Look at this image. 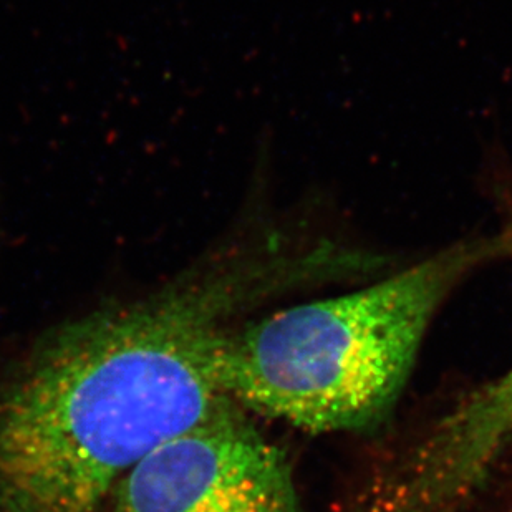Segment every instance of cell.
Listing matches in <instances>:
<instances>
[{
	"mask_svg": "<svg viewBox=\"0 0 512 512\" xmlns=\"http://www.w3.org/2000/svg\"><path fill=\"white\" fill-rule=\"evenodd\" d=\"M107 512H304L289 459L229 400L121 479Z\"/></svg>",
	"mask_w": 512,
	"mask_h": 512,
	"instance_id": "obj_3",
	"label": "cell"
},
{
	"mask_svg": "<svg viewBox=\"0 0 512 512\" xmlns=\"http://www.w3.org/2000/svg\"><path fill=\"white\" fill-rule=\"evenodd\" d=\"M504 254V232L463 239L362 289L234 327L219 357L226 397L309 433L372 430L395 408L445 300Z\"/></svg>",
	"mask_w": 512,
	"mask_h": 512,
	"instance_id": "obj_2",
	"label": "cell"
},
{
	"mask_svg": "<svg viewBox=\"0 0 512 512\" xmlns=\"http://www.w3.org/2000/svg\"><path fill=\"white\" fill-rule=\"evenodd\" d=\"M307 282L289 247L55 330L0 388V512H100L143 459L228 403L232 319Z\"/></svg>",
	"mask_w": 512,
	"mask_h": 512,
	"instance_id": "obj_1",
	"label": "cell"
},
{
	"mask_svg": "<svg viewBox=\"0 0 512 512\" xmlns=\"http://www.w3.org/2000/svg\"><path fill=\"white\" fill-rule=\"evenodd\" d=\"M512 252V216L504 229ZM512 446V367L428 426L372 478L378 512H469Z\"/></svg>",
	"mask_w": 512,
	"mask_h": 512,
	"instance_id": "obj_4",
	"label": "cell"
}]
</instances>
